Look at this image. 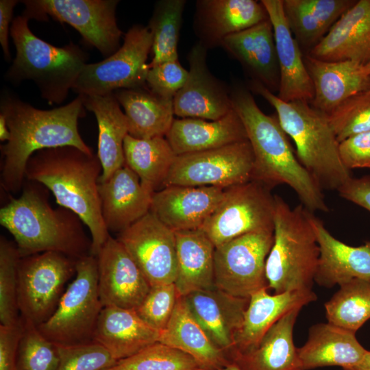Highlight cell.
I'll return each instance as SVG.
<instances>
[{
  "instance_id": "6da1fadb",
  "label": "cell",
  "mask_w": 370,
  "mask_h": 370,
  "mask_svg": "<svg viewBox=\"0 0 370 370\" xmlns=\"http://www.w3.org/2000/svg\"><path fill=\"white\" fill-rule=\"evenodd\" d=\"M81 95L70 103L51 110H40L8 92L1 95L0 114L10 138L1 145V186L16 193L23 188L30 157L36 151L65 146L93 153L80 136L78 120L84 116Z\"/></svg>"
},
{
  "instance_id": "7a4b0ae2",
  "label": "cell",
  "mask_w": 370,
  "mask_h": 370,
  "mask_svg": "<svg viewBox=\"0 0 370 370\" xmlns=\"http://www.w3.org/2000/svg\"><path fill=\"white\" fill-rule=\"evenodd\" d=\"M230 94L232 108L245 126L253 150L251 180L270 190L286 184L308 211L328 212L323 190L298 160L278 116L265 114L250 91L241 86H234Z\"/></svg>"
},
{
  "instance_id": "3957f363",
  "label": "cell",
  "mask_w": 370,
  "mask_h": 370,
  "mask_svg": "<svg viewBox=\"0 0 370 370\" xmlns=\"http://www.w3.org/2000/svg\"><path fill=\"white\" fill-rule=\"evenodd\" d=\"M102 173L97 154L65 146L35 152L29 159L25 179L50 190L56 203L75 212L88 227L91 254L96 256L110 236L101 214L99 180Z\"/></svg>"
},
{
  "instance_id": "277c9868",
  "label": "cell",
  "mask_w": 370,
  "mask_h": 370,
  "mask_svg": "<svg viewBox=\"0 0 370 370\" xmlns=\"http://www.w3.org/2000/svg\"><path fill=\"white\" fill-rule=\"evenodd\" d=\"M28 182L19 197L0 209V224L14 238L21 256L53 251L77 260L91 254L92 239L78 215L60 206L53 208L49 190Z\"/></svg>"
},
{
  "instance_id": "5b68a950",
  "label": "cell",
  "mask_w": 370,
  "mask_h": 370,
  "mask_svg": "<svg viewBox=\"0 0 370 370\" xmlns=\"http://www.w3.org/2000/svg\"><path fill=\"white\" fill-rule=\"evenodd\" d=\"M249 88L275 108L281 127L295 144L298 160L323 190L338 191L352 178L341 160L338 142L325 114L304 101L285 102L258 82L251 81Z\"/></svg>"
},
{
  "instance_id": "8992f818",
  "label": "cell",
  "mask_w": 370,
  "mask_h": 370,
  "mask_svg": "<svg viewBox=\"0 0 370 370\" xmlns=\"http://www.w3.org/2000/svg\"><path fill=\"white\" fill-rule=\"evenodd\" d=\"M28 21L22 14L12 20L10 32L16 54L5 78L13 84L32 80L49 105L61 104L88 56L71 42L59 47L39 38L29 28Z\"/></svg>"
},
{
  "instance_id": "52a82bcc",
  "label": "cell",
  "mask_w": 370,
  "mask_h": 370,
  "mask_svg": "<svg viewBox=\"0 0 370 370\" xmlns=\"http://www.w3.org/2000/svg\"><path fill=\"white\" fill-rule=\"evenodd\" d=\"M273 243L266 260L268 288L275 293L312 290L320 254L310 221L301 204L291 208L275 195Z\"/></svg>"
},
{
  "instance_id": "ba28073f",
  "label": "cell",
  "mask_w": 370,
  "mask_h": 370,
  "mask_svg": "<svg viewBox=\"0 0 370 370\" xmlns=\"http://www.w3.org/2000/svg\"><path fill=\"white\" fill-rule=\"evenodd\" d=\"M98 282L97 257L89 254L77 259L75 279L64 292L53 314L37 327L41 334L56 345L92 341L103 308Z\"/></svg>"
},
{
  "instance_id": "9c48e42d",
  "label": "cell",
  "mask_w": 370,
  "mask_h": 370,
  "mask_svg": "<svg viewBox=\"0 0 370 370\" xmlns=\"http://www.w3.org/2000/svg\"><path fill=\"white\" fill-rule=\"evenodd\" d=\"M151 47L148 26L134 25L114 53L101 62L84 65L72 90L82 95H102L120 89L145 87Z\"/></svg>"
},
{
  "instance_id": "30bf717a",
  "label": "cell",
  "mask_w": 370,
  "mask_h": 370,
  "mask_svg": "<svg viewBox=\"0 0 370 370\" xmlns=\"http://www.w3.org/2000/svg\"><path fill=\"white\" fill-rule=\"evenodd\" d=\"M275 206V195L257 182L232 186L201 230L215 247L249 233L273 232Z\"/></svg>"
},
{
  "instance_id": "8fae6325",
  "label": "cell",
  "mask_w": 370,
  "mask_h": 370,
  "mask_svg": "<svg viewBox=\"0 0 370 370\" xmlns=\"http://www.w3.org/2000/svg\"><path fill=\"white\" fill-rule=\"evenodd\" d=\"M77 260L53 251L21 258L18 306L23 320L38 327L51 317L66 283L76 273Z\"/></svg>"
},
{
  "instance_id": "7c38bea8",
  "label": "cell",
  "mask_w": 370,
  "mask_h": 370,
  "mask_svg": "<svg viewBox=\"0 0 370 370\" xmlns=\"http://www.w3.org/2000/svg\"><path fill=\"white\" fill-rule=\"evenodd\" d=\"M22 15L29 20L49 16L74 27L90 45L106 58L120 48L123 32L115 16L117 0H25Z\"/></svg>"
},
{
  "instance_id": "4fadbf2b",
  "label": "cell",
  "mask_w": 370,
  "mask_h": 370,
  "mask_svg": "<svg viewBox=\"0 0 370 370\" xmlns=\"http://www.w3.org/2000/svg\"><path fill=\"white\" fill-rule=\"evenodd\" d=\"M254 153L248 140L177 156L164 182L168 186L226 188L251 180Z\"/></svg>"
},
{
  "instance_id": "5bb4252c",
  "label": "cell",
  "mask_w": 370,
  "mask_h": 370,
  "mask_svg": "<svg viewBox=\"0 0 370 370\" xmlns=\"http://www.w3.org/2000/svg\"><path fill=\"white\" fill-rule=\"evenodd\" d=\"M273 232H251L215 247L214 285L235 297L250 298L268 288L266 260Z\"/></svg>"
},
{
  "instance_id": "9a60e30c",
  "label": "cell",
  "mask_w": 370,
  "mask_h": 370,
  "mask_svg": "<svg viewBox=\"0 0 370 370\" xmlns=\"http://www.w3.org/2000/svg\"><path fill=\"white\" fill-rule=\"evenodd\" d=\"M116 239L150 286L175 283L177 271L175 232L152 212L119 233Z\"/></svg>"
},
{
  "instance_id": "2e32d148",
  "label": "cell",
  "mask_w": 370,
  "mask_h": 370,
  "mask_svg": "<svg viewBox=\"0 0 370 370\" xmlns=\"http://www.w3.org/2000/svg\"><path fill=\"white\" fill-rule=\"evenodd\" d=\"M206 56L207 49L199 42L187 56L188 76L173 98L174 114L182 119L215 121L232 109L230 89L210 72Z\"/></svg>"
},
{
  "instance_id": "e0dca14e",
  "label": "cell",
  "mask_w": 370,
  "mask_h": 370,
  "mask_svg": "<svg viewBox=\"0 0 370 370\" xmlns=\"http://www.w3.org/2000/svg\"><path fill=\"white\" fill-rule=\"evenodd\" d=\"M97 257L103 306L136 310L151 286L125 248L110 236Z\"/></svg>"
},
{
  "instance_id": "ac0fdd59",
  "label": "cell",
  "mask_w": 370,
  "mask_h": 370,
  "mask_svg": "<svg viewBox=\"0 0 370 370\" xmlns=\"http://www.w3.org/2000/svg\"><path fill=\"white\" fill-rule=\"evenodd\" d=\"M188 308L213 344L230 354L242 326L249 298L231 295L216 286L182 297Z\"/></svg>"
},
{
  "instance_id": "d6986e66",
  "label": "cell",
  "mask_w": 370,
  "mask_h": 370,
  "mask_svg": "<svg viewBox=\"0 0 370 370\" xmlns=\"http://www.w3.org/2000/svg\"><path fill=\"white\" fill-rule=\"evenodd\" d=\"M225 188L168 186L155 192L150 212L174 232L202 228L220 204Z\"/></svg>"
},
{
  "instance_id": "ffe728a7",
  "label": "cell",
  "mask_w": 370,
  "mask_h": 370,
  "mask_svg": "<svg viewBox=\"0 0 370 370\" xmlns=\"http://www.w3.org/2000/svg\"><path fill=\"white\" fill-rule=\"evenodd\" d=\"M269 18L261 1L255 0H198L193 28L199 42L207 50L221 47L232 34Z\"/></svg>"
},
{
  "instance_id": "44dd1931",
  "label": "cell",
  "mask_w": 370,
  "mask_h": 370,
  "mask_svg": "<svg viewBox=\"0 0 370 370\" xmlns=\"http://www.w3.org/2000/svg\"><path fill=\"white\" fill-rule=\"evenodd\" d=\"M260 1L273 28L280 69V84L276 95L285 102L304 101L310 103L314 95L312 82L299 45L286 22L283 0Z\"/></svg>"
},
{
  "instance_id": "7402d4cb",
  "label": "cell",
  "mask_w": 370,
  "mask_h": 370,
  "mask_svg": "<svg viewBox=\"0 0 370 370\" xmlns=\"http://www.w3.org/2000/svg\"><path fill=\"white\" fill-rule=\"evenodd\" d=\"M310 217L320 249L314 282L325 288L353 279L370 282V240L358 247L348 245L334 237L313 212Z\"/></svg>"
},
{
  "instance_id": "603a6c76",
  "label": "cell",
  "mask_w": 370,
  "mask_h": 370,
  "mask_svg": "<svg viewBox=\"0 0 370 370\" xmlns=\"http://www.w3.org/2000/svg\"><path fill=\"white\" fill-rule=\"evenodd\" d=\"M101 214L108 232L118 234L150 212L154 193L126 165L99 183Z\"/></svg>"
},
{
  "instance_id": "cb8c5ba5",
  "label": "cell",
  "mask_w": 370,
  "mask_h": 370,
  "mask_svg": "<svg viewBox=\"0 0 370 370\" xmlns=\"http://www.w3.org/2000/svg\"><path fill=\"white\" fill-rule=\"evenodd\" d=\"M308 54L329 62L370 60V0H359L333 25Z\"/></svg>"
},
{
  "instance_id": "d4e9b609",
  "label": "cell",
  "mask_w": 370,
  "mask_h": 370,
  "mask_svg": "<svg viewBox=\"0 0 370 370\" xmlns=\"http://www.w3.org/2000/svg\"><path fill=\"white\" fill-rule=\"evenodd\" d=\"M251 77L271 92L278 91L280 69L273 28L269 18L228 36L221 46Z\"/></svg>"
},
{
  "instance_id": "484cf974",
  "label": "cell",
  "mask_w": 370,
  "mask_h": 370,
  "mask_svg": "<svg viewBox=\"0 0 370 370\" xmlns=\"http://www.w3.org/2000/svg\"><path fill=\"white\" fill-rule=\"evenodd\" d=\"M304 60L314 92L310 104L326 115L351 96L370 90V76L357 62L324 61L308 54Z\"/></svg>"
},
{
  "instance_id": "4316f807",
  "label": "cell",
  "mask_w": 370,
  "mask_h": 370,
  "mask_svg": "<svg viewBox=\"0 0 370 370\" xmlns=\"http://www.w3.org/2000/svg\"><path fill=\"white\" fill-rule=\"evenodd\" d=\"M264 288L249 298L241 328L235 337L233 357L256 347L283 316L317 300L312 290H296L271 295Z\"/></svg>"
},
{
  "instance_id": "83f0119b",
  "label": "cell",
  "mask_w": 370,
  "mask_h": 370,
  "mask_svg": "<svg viewBox=\"0 0 370 370\" xmlns=\"http://www.w3.org/2000/svg\"><path fill=\"white\" fill-rule=\"evenodd\" d=\"M165 138L177 156L248 140L245 126L233 108L215 121L197 118L174 119Z\"/></svg>"
},
{
  "instance_id": "f1b7e54d",
  "label": "cell",
  "mask_w": 370,
  "mask_h": 370,
  "mask_svg": "<svg viewBox=\"0 0 370 370\" xmlns=\"http://www.w3.org/2000/svg\"><path fill=\"white\" fill-rule=\"evenodd\" d=\"M159 336L160 332L141 319L135 310L106 306L99 316L93 341L119 361L158 342Z\"/></svg>"
},
{
  "instance_id": "f546056e",
  "label": "cell",
  "mask_w": 370,
  "mask_h": 370,
  "mask_svg": "<svg viewBox=\"0 0 370 370\" xmlns=\"http://www.w3.org/2000/svg\"><path fill=\"white\" fill-rule=\"evenodd\" d=\"M367 351L355 333L320 323L310 328L308 340L297 348V355L301 370L331 366L345 369L360 362Z\"/></svg>"
},
{
  "instance_id": "4dcf8cb0",
  "label": "cell",
  "mask_w": 370,
  "mask_h": 370,
  "mask_svg": "<svg viewBox=\"0 0 370 370\" xmlns=\"http://www.w3.org/2000/svg\"><path fill=\"white\" fill-rule=\"evenodd\" d=\"M82 97L84 106L95 114L97 122V156L102 167L101 183L125 165L123 143L128 134L127 120L113 92Z\"/></svg>"
},
{
  "instance_id": "1f68e13d",
  "label": "cell",
  "mask_w": 370,
  "mask_h": 370,
  "mask_svg": "<svg viewBox=\"0 0 370 370\" xmlns=\"http://www.w3.org/2000/svg\"><path fill=\"white\" fill-rule=\"evenodd\" d=\"M301 309L283 316L254 348L236 354L234 362L241 370H301L293 328Z\"/></svg>"
},
{
  "instance_id": "d6a6232c",
  "label": "cell",
  "mask_w": 370,
  "mask_h": 370,
  "mask_svg": "<svg viewBox=\"0 0 370 370\" xmlns=\"http://www.w3.org/2000/svg\"><path fill=\"white\" fill-rule=\"evenodd\" d=\"M158 342L188 354L203 370H217L231 362L210 341L182 296L167 325L160 332Z\"/></svg>"
},
{
  "instance_id": "836d02e7",
  "label": "cell",
  "mask_w": 370,
  "mask_h": 370,
  "mask_svg": "<svg viewBox=\"0 0 370 370\" xmlns=\"http://www.w3.org/2000/svg\"><path fill=\"white\" fill-rule=\"evenodd\" d=\"M355 0H283L288 25L300 49L308 53L349 9Z\"/></svg>"
},
{
  "instance_id": "e575fe53",
  "label": "cell",
  "mask_w": 370,
  "mask_h": 370,
  "mask_svg": "<svg viewBox=\"0 0 370 370\" xmlns=\"http://www.w3.org/2000/svg\"><path fill=\"white\" fill-rule=\"evenodd\" d=\"M175 232L177 260L175 284L180 296L214 287L212 243L201 229Z\"/></svg>"
},
{
  "instance_id": "d590c367",
  "label": "cell",
  "mask_w": 370,
  "mask_h": 370,
  "mask_svg": "<svg viewBox=\"0 0 370 370\" xmlns=\"http://www.w3.org/2000/svg\"><path fill=\"white\" fill-rule=\"evenodd\" d=\"M113 93L125 110L129 135L136 138L166 135L175 119L173 99L158 96L147 86Z\"/></svg>"
},
{
  "instance_id": "8d00e7d4",
  "label": "cell",
  "mask_w": 370,
  "mask_h": 370,
  "mask_svg": "<svg viewBox=\"0 0 370 370\" xmlns=\"http://www.w3.org/2000/svg\"><path fill=\"white\" fill-rule=\"evenodd\" d=\"M123 151L125 165L138 175L144 187L153 193L163 188L177 157L164 136L136 138L127 134Z\"/></svg>"
},
{
  "instance_id": "74e56055",
  "label": "cell",
  "mask_w": 370,
  "mask_h": 370,
  "mask_svg": "<svg viewBox=\"0 0 370 370\" xmlns=\"http://www.w3.org/2000/svg\"><path fill=\"white\" fill-rule=\"evenodd\" d=\"M325 304L328 323L355 333L370 319V282L353 279Z\"/></svg>"
},
{
  "instance_id": "f35d334b",
  "label": "cell",
  "mask_w": 370,
  "mask_h": 370,
  "mask_svg": "<svg viewBox=\"0 0 370 370\" xmlns=\"http://www.w3.org/2000/svg\"><path fill=\"white\" fill-rule=\"evenodd\" d=\"M185 0H160L156 3L148 27L152 35V60L149 69L178 60L177 44Z\"/></svg>"
},
{
  "instance_id": "ab89813d",
  "label": "cell",
  "mask_w": 370,
  "mask_h": 370,
  "mask_svg": "<svg viewBox=\"0 0 370 370\" xmlns=\"http://www.w3.org/2000/svg\"><path fill=\"white\" fill-rule=\"evenodd\" d=\"M21 256L15 243L0 238V321L1 325H18V268Z\"/></svg>"
},
{
  "instance_id": "60d3db41",
  "label": "cell",
  "mask_w": 370,
  "mask_h": 370,
  "mask_svg": "<svg viewBox=\"0 0 370 370\" xmlns=\"http://www.w3.org/2000/svg\"><path fill=\"white\" fill-rule=\"evenodd\" d=\"M188 354L156 342L137 354L121 360L108 370H200ZM203 370V369H202Z\"/></svg>"
},
{
  "instance_id": "b9f144b4",
  "label": "cell",
  "mask_w": 370,
  "mask_h": 370,
  "mask_svg": "<svg viewBox=\"0 0 370 370\" xmlns=\"http://www.w3.org/2000/svg\"><path fill=\"white\" fill-rule=\"evenodd\" d=\"M21 320L23 329L18 349L17 370H57V346L43 336L37 326Z\"/></svg>"
},
{
  "instance_id": "7bdbcfd3",
  "label": "cell",
  "mask_w": 370,
  "mask_h": 370,
  "mask_svg": "<svg viewBox=\"0 0 370 370\" xmlns=\"http://www.w3.org/2000/svg\"><path fill=\"white\" fill-rule=\"evenodd\" d=\"M338 142L370 131V90L355 94L327 115Z\"/></svg>"
},
{
  "instance_id": "ee69618b",
  "label": "cell",
  "mask_w": 370,
  "mask_h": 370,
  "mask_svg": "<svg viewBox=\"0 0 370 370\" xmlns=\"http://www.w3.org/2000/svg\"><path fill=\"white\" fill-rule=\"evenodd\" d=\"M56 346L59 355L57 370H106L118 362L95 341L75 345Z\"/></svg>"
},
{
  "instance_id": "f6af8a7d",
  "label": "cell",
  "mask_w": 370,
  "mask_h": 370,
  "mask_svg": "<svg viewBox=\"0 0 370 370\" xmlns=\"http://www.w3.org/2000/svg\"><path fill=\"white\" fill-rule=\"evenodd\" d=\"M179 297L175 283L151 286L136 312L147 324L160 332L167 325Z\"/></svg>"
},
{
  "instance_id": "bcb514c9",
  "label": "cell",
  "mask_w": 370,
  "mask_h": 370,
  "mask_svg": "<svg viewBox=\"0 0 370 370\" xmlns=\"http://www.w3.org/2000/svg\"><path fill=\"white\" fill-rule=\"evenodd\" d=\"M188 71L180 64L179 60L158 64L149 69L146 86L153 93L165 99H172L184 86Z\"/></svg>"
},
{
  "instance_id": "7dc6e473",
  "label": "cell",
  "mask_w": 370,
  "mask_h": 370,
  "mask_svg": "<svg viewBox=\"0 0 370 370\" xmlns=\"http://www.w3.org/2000/svg\"><path fill=\"white\" fill-rule=\"evenodd\" d=\"M341 160L348 170L370 169V131L351 136L338 143Z\"/></svg>"
},
{
  "instance_id": "c3c4849f",
  "label": "cell",
  "mask_w": 370,
  "mask_h": 370,
  "mask_svg": "<svg viewBox=\"0 0 370 370\" xmlns=\"http://www.w3.org/2000/svg\"><path fill=\"white\" fill-rule=\"evenodd\" d=\"M23 323L17 325H0V370H17L16 360Z\"/></svg>"
},
{
  "instance_id": "681fc988",
  "label": "cell",
  "mask_w": 370,
  "mask_h": 370,
  "mask_svg": "<svg viewBox=\"0 0 370 370\" xmlns=\"http://www.w3.org/2000/svg\"><path fill=\"white\" fill-rule=\"evenodd\" d=\"M338 192L341 197L370 212V175L352 177Z\"/></svg>"
},
{
  "instance_id": "f907efd6",
  "label": "cell",
  "mask_w": 370,
  "mask_h": 370,
  "mask_svg": "<svg viewBox=\"0 0 370 370\" xmlns=\"http://www.w3.org/2000/svg\"><path fill=\"white\" fill-rule=\"evenodd\" d=\"M16 0L0 1V43L5 60L10 62L11 54L9 48L8 35L9 27L12 21L13 10L18 3Z\"/></svg>"
},
{
  "instance_id": "816d5d0a",
  "label": "cell",
  "mask_w": 370,
  "mask_h": 370,
  "mask_svg": "<svg viewBox=\"0 0 370 370\" xmlns=\"http://www.w3.org/2000/svg\"><path fill=\"white\" fill-rule=\"evenodd\" d=\"M343 370H370V351H367L362 360L357 365Z\"/></svg>"
},
{
  "instance_id": "f5cc1de1",
  "label": "cell",
  "mask_w": 370,
  "mask_h": 370,
  "mask_svg": "<svg viewBox=\"0 0 370 370\" xmlns=\"http://www.w3.org/2000/svg\"><path fill=\"white\" fill-rule=\"evenodd\" d=\"M10 138V133L7 125L5 117L0 114V140L8 141Z\"/></svg>"
},
{
  "instance_id": "db71d44e",
  "label": "cell",
  "mask_w": 370,
  "mask_h": 370,
  "mask_svg": "<svg viewBox=\"0 0 370 370\" xmlns=\"http://www.w3.org/2000/svg\"><path fill=\"white\" fill-rule=\"evenodd\" d=\"M217 370H241L240 368L234 362H230L224 367Z\"/></svg>"
},
{
  "instance_id": "11a10c76",
  "label": "cell",
  "mask_w": 370,
  "mask_h": 370,
  "mask_svg": "<svg viewBox=\"0 0 370 370\" xmlns=\"http://www.w3.org/2000/svg\"><path fill=\"white\" fill-rule=\"evenodd\" d=\"M362 71L365 75L370 76V60L362 66Z\"/></svg>"
},
{
  "instance_id": "9f6ffc18",
  "label": "cell",
  "mask_w": 370,
  "mask_h": 370,
  "mask_svg": "<svg viewBox=\"0 0 370 370\" xmlns=\"http://www.w3.org/2000/svg\"><path fill=\"white\" fill-rule=\"evenodd\" d=\"M106 370H108V369H106Z\"/></svg>"
},
{
  "instance_id": "6f0895ef",
  "label": "cell",
  "mask_w": 370,
  "mask_h": 370,
  "mask_svg": "<svg viewBox=\"0 0 370 370\" xmlns=\"http://www.w3.org/2000/svg\"><path fill=\"white\" fill-rule=\"evenodd\" d=\"M200 370H202V369H200Z\"/></svg>"
}]
</instances>
